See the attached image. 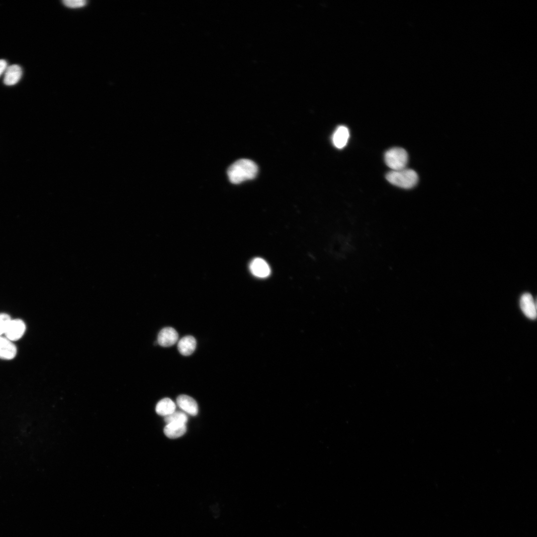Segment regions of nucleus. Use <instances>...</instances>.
Segmentation results:
<instances>
[{
    "mask_svg": "<svg viewBox=\"0 0 537 537\" xmlns=\"http://www.w3.org/2000/svg\"><path fill=\"white\" fill-rule=\"evenodd\" d=\"M178 339V333L175 329L165 327L159 333L157 342L162 347H168L174 345Z\"/></svg>",
    "mask_w": 537,
    "mask_h": 537,
    "instance_id": "5",
    "label": "nucleus"
},
{
    "mask_svg": "<svg viewBox=\"0 0 537 537\" xmlns=\"http://www.w3.org/2000/svg\"><path fill=\"white\" fill-rule=\"evenodd\" d=\"M8 67L7 62L3 59H0V77L4 73Z\"/></svg>",
    "mask_w": 537,
    "mask_h": 537,
    "instance_id": "18",
    "label": "nucleus"
},
{
    "mask_svg": "<svg viewBox=\"0 0 537 537\" xmlns=\"http://www.w3.org/2000/svg\"><path fill=\"white\" fill-rule=\"evenodd\" d=\"M165 421L167 424L173 422L186 424L187 421V416L183 412L175 411L172 414L166 416Z\"/></svg>",
    "mask_w": 537,
    "mask_h": 537,
    "instance_id": "15",
    "label": "nucleus"
},
{
    "mask_svg": "<svg viewBox=\"0 0 537 537\" xmlns=\"http://www.w3.org/2000/svg\"><path fill=\"white\" fill-rule=\"evenodd\" d=\"M10 319L8 314L0 313V336L4 334L6 325Z\"/></svg>",
    "mask_w": 537,
    "mask_h": 537,
    "instance_id": "16",
    "label": "nucleus"
},
{
    "mask_svg": "<svg viewBox=\"0 0 537 537\" xmlns=\"http://www.w3.org/2000/svg\"><path fill=\"white\" fill-rule=\"evenodd\" d=\"M16 354L17 349L13 342L5 337L0 336V359L11 360Z\"/></svg>",
    "mask_w": 537,
    "mask_h": 537,
    "instance_id": "8",
    "label": "nucleus"
},
{
    "mask_svg": "<svg viewBox=\"0 0 537 537\" xmlns=\"http://www.w3.org/2000/svg\"><path fill=\"white\" fill-rule=\"evenodd\" d=\"M176 406L174 402L169 398H165L158 402L156 411L161 416H167L175 411Z\"/></svg>",
    "mask_w": 537,
    "mask_h": 537,
    "instance_id": "14",
    "label": "nucleus"
},
{
    "mask_svg": "<svg viewBox=\"0 0 537 537\" xmlns=\"http://www.w3.org/2000/svg\"><path fill=\"white\" fill-rule=\"evenodd\" d=\"M258 172V168L256 164L247 159L236 161L227 170L229 179L234 184L255 178Z\"/></svg>",
    "mask_w": 537,
    "mask_h": 537,
    "instance_id": "1",
    "label": "nucleus"
},
{
    "mask_svg": "<svg viewBox=\"0 0 537 537\" xmlns=\"http://www.w3.org/2000/svg\"><path fill=\"white\" fill-rule=\"evenodd\" d=\"M249 267L252 273L258 277H267L270 273V269L268 263L260 258L254 259L250 263Z\"/></svg>",
    "mask_w": 537,
    "mask_h": 537,
    "instance_id": "7",
    "label": "nucleus"
},
{
    "mask_svg": "<svg viewBox=\"0 0 537 537\" xmlns=\"http://www.w3.org/2000/svg\"><path fill=\"white\" fill-rule=\"evenodd\" d=\"M178 406L186 413L195 416L198 413V405L195 400L186 395H180L177 398Z\"/></svg>",
    "mask_w": 537,
    "mask_h": 537,
    "instance_id": "9",
    "label": "nucleus"
},
{
    "mask_svg": "<svg viewBox=\"0 0 537 537\" xmlns=\"http://www.w3.org/2000/svg\"><path fill=\"white\" fill-rule=\"evenodd\" d=\"M386 179L393 185L405 189L415 186L419 179L414 170L406 168L389 172L386 175Z\"/></svg>",
    "mask_w": 537,
    "mask_h": 537,
    "instance_id": "2",
    "label": "nucleus"
},
{
    "mask_svg": "<svg viewBox=\"0 0 537 537\" xmlns=\"http://www.w3.org/2000/svg\"><path fill=\"white\" fill-rule=\"evenodd\" d=\"M186 431L185 424L175 422L168 423L164 429L165 435L171 439H176L182 436Z\"/></svg>",
    "mask_w": 537,
    "mask_h": 537,
    "instance_id": "13",
    "label": "nucleus"
},
{
    "mask_svg": "<svg viewBox=\"0 0 537 537\" xmlns=\"http://www.w3.org/2000/svg\"><path fill=\"white\" fill-rule=\"evenodd\" d=\"M25 331L26 325L23 320L11 319L6 325L3 334L6 338L13 342L21 339Z\"/></svg>",
    "mask_w": 537,
    "mask_h": 537,
    "instance_id": "4",
    "label": "nucleus"
},
{
    "mask_svg": "<svg viewBox=\"0 0 537 537\" xmlns=\"http://www.w3.org/2000/svg\"><path fill=\"white\" fill-rule=\"evenodd\" d=\"M3 83L6 86H13L16 84L20 80L22 70L18 65L8 66L4 72Z\"/></svg>",
    "mask_w": 537,
    "mask_h": 537,
    "instance_id": "11",
    "label": "nucleus"
},
{
    "mask_svg": "<svg viewBox=\"0 0 537 537\" xmlns=\"http://www.w3.org/2000/svg\"><path fill=\"white\" fill-rule=\"evenodd\" d=\"M520 303L522 311L528 318L531 319L536 318V304L531 294L529 293L523 294L521 297Z\"/></svg>",
    "mask_w": 537,
    "mask_h": 537,
    "instance_id": "6",
    "label": "nucleus"
},
{
    "mask_svg": "<svg viewBox=\"0 0 537 537\" xmlns=\"http://www.w3.org/2000/svg\"><path fill=\"white\" fill-rule=\"evenodd\" d=\"M386 165L392 171L406 168L408 161V155L402 148L393 147L386 151L384 156Z\"/></svg>",
    "mask_w": 537,
    "mask_h": 537,
    "instance_id": "3",
    "label": "nucleus"
},
{
    "mask_svg": "<svg viewBox=\"0 0 537 537\" xmlns=\"http://www.w3.org/2000/svg\"><path fill=\"white\" fill-rule=\"evenodd\" d=\"M350 132L348 128L344 125L338 126L335 130L332 138L333 145L338 149L344 148L349 140Z\"/></svg>",
    "mask_w": 537,
    "mask_h": 537,
    "instance_id": "10",
    "label": "nucleus"
},
{
    "mask_svg": "<svg viewBox=\"0 0 537 537\" xmlns=\"http://www.w3.org/2000/svg\"><path fill=\"white\" fill-rule=\"evenodd\" d=\"M64 5L70 7H79L84 6L87 2L85 0H62Z\"/></svg>",
    "mask_w": 537,
    "mask_h": 537,
    "instance_id": "17",
    "label": "nucleus"
},
{
    "mask_svg": "<svg viewBox=\"0 0 537 537\" xmlns=\"http://www.w3.org/2000/svg\"><path fill=\"white\" fill-rule=\"evenodd\" d=\"M196 345L195 339L191 336H186L180 339L178 343L179 352L183 356H189L194 351Z\"/></svg>",
    "mask_w": 537,
    "mask_h": 537,
    "instance_id": "12",
    "label": "nucleus"
}]
</instances>
